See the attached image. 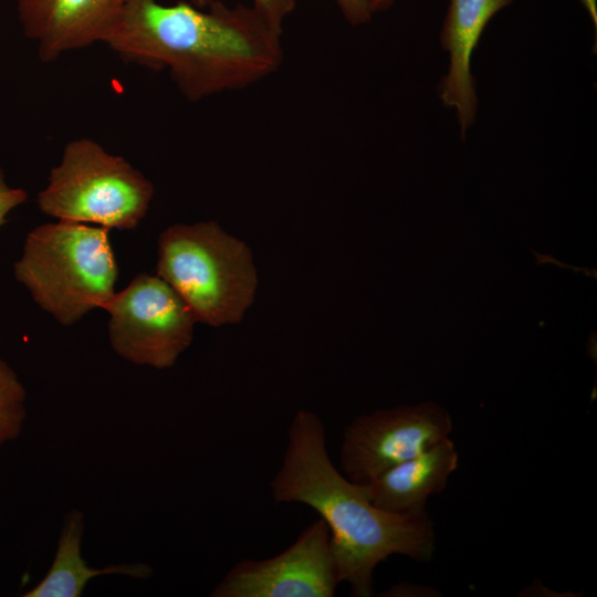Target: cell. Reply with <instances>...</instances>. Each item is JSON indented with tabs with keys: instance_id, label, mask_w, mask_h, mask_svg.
<instances>
[{
	"instance_id": "cell-18",
	"label": "cell",
	"mask_w": 597,
	"mask_h": 597,
	"mask_svg": "<svg viewBox=\"0 0 597 597\" xmlns=\"http://www.w3.org/2000/svg\"><path fill=\"white\" fill-rule=\"evenodd\" d=\"M597 30V0H580Z\"/></svg>"
},
{
	"instance_id": "cell-19",
	"label": "cell",
	"mask_w": 597,
	"mask_h": 597,
	"mask_svg": "<svg viewBox=\"0 0 597 597\" xmlns=\"http://www.w3.org/2000/svg\"><path fill=\"white\" fill-rule=\"evenodd\" d=\"M395 0H373L371 1V9L373 12L376 13L378 11H383L388 9Z\"/></svg>"
},
{
	"instance_id": "cell-2",
	"label": "cell",
	"mask_w": 597,
	"mask_h": 597,
	"mask_svg": "<svg viewBox=\"0 0 597 597\" xmlns=\"http://www.w3.org/2000/svg\"><path fill=\"white\" fill-rule=\"evenodd\" d=\"M270 486L275 503L308 505L325 521L339 580L354 596L373 595L374 569L390 555L420 562L433 556L434 524L426 510L399 514L376 506L363 483L332 463L324 425L313 411L301 409L293 417Z\"/></svg>"
},
{
	"instance_id": "cell-10",
	"label": "cell",
	"mask_w": 597,
	"mask_h": 597,
	"mask_svg": "<svg viewBox=\"0 0 597 597\" xmlns=\"http://www.w3.org/2000/svg\"><path fill=\"white\" fill-rule=\"evenodd\" d=\"M514 0H449L440 32V43L448 53L449 66L439 85V97L453 107L461 137L475 119L478 97L471 73V59L489 21Z\"/></svg>"
},
{
	"instance_id": "cell-1",
	"label": "cell",
	"mask_w": 597,
	"mask_h": 597,
	"mask_svg": "<svg viewBox=\"0 0 597 597\" xmlns=\"http://www.w3.org/2000/svg\"><path fill=\"white\" fill-rule=\"evenodd\" d=\"M281 35L252 6L129 0L103 43L127 63L167 70L179 92L197 102L276 72Z\"/></svg>"
},
{
	"instance_id": "cell-3",
	"label": "cell",
	"mask_w": 597,
	"mask_h": 597,
	"mask_svg": "<svg viewBox=\"0 0 597 597\" xmlns=\"http://www.w3.org/2000/svg\"><path fill=\"white\" fill-rule=\"evenodd\" d=\"M108 232L98 226L59 220L28 234L14 275L62 325L104 308L115 294L118 269Z\"/></svg>"
},
{
	"instance_id": "cell-16",
	"label": "cell",
	"mask_w": 597,
	"mask_h": 597,
	"mask_svg": "<svg viewBox=\"0 0 597 597\" xmlns=\"http://www.w3.org/2000/svg\"><path fill=\"white\" fill-rule=\"evenodd\" d=\"M25 199L27 192L21 188L9 187L0 169V226L6 222L8 213Z\"/></svg>"
},
{
	"instance_id": "cell-14",
	"label": "cell",
	"mask_w": 597,
	"mask_h": 597,
	"mask_svg": "<svg viewBox=\"0 0 597 597\" xmlns=\"http://www.w3.org/2000/svg\"><path fill=\"white\" fill-rule=\"evenodd\" d=\"M252 7L277 31L295 8V0H253Z\"/></svg>"
},
{
	"instance_id": "cell-8",
	"label": "cell",
	"mask_w": 597,
	"mask_h": 597,
	"mask_svg": "<svg viewBox=\"0 0 597 597\" xmlns=\"http://www.w3.org/2000/svg\"><path fill=\"white\" fill-rule=\"evenodd\" d=\"M341 583L329 530L318 517L282 553L235 564L214 587L213 597H332Z\"/></svg>"
},
{
	"instance_id": "cell-15",
	"label": "cell",
	"mask_w": 597,
	"mask_h": 597,
	"mask_svg": "<svg viewBox=\"0 0 597 597\" xmlns=\"http://www.w3.org/2000/svg\"><path fill=\"white\" fill-rule=\"evenodd\" d=\"M342 14L353 25H362L370 21L374 14L373 0H334Z\"/></svg>"
},
{
	"instance_id": "cell-11",
	"label": "cell",
	"mask_w": 597,
	"mask_h": 597,
	"mask_svg": "<svg viewBox=\"0 0 597 597\" xmlns=\"http://www.w3.org/2000/svg\"><path fill=\"white\" fill-rule=\"evenodd\" d=\"M458 462L454 443L447 437L363 484L376 506L392 513H416L425 511L428 499L446 488Z\"/></svg>"
},
{
	"instance_id": "cell-9",
	"label": "cell",
	"mask_w": 597,
	"mask_h": 597,
	"mask_svg": "<svg viewBox=\"0 0 597 597\" xmlns=\"http://www.w3.org/2000/svg\"><path fill=\"white\" fill-rule=\"evenodd\" d=\"M129 0H17L25 35L39 59L50 63L63 54L103 43Z\"/></svg>"
},
{
	"instance_id": "cell-12",
	"label": "cell",
	"mask_w": 597,
	"mask_h": 597,
	"mask_svg": "<svg viewBox=\"0 0 597 597\" xmlns=\"http://www.w3.org/2000/svg\"><path fill=\"white\" fill-rule=\"evenodd\" d=\"M83 527L81 512L73 511L66 516L51 568L24 597H78L87 582L100 575L123 574L146 578L151 574V568L144 564L112 565L104 569L88 567L80 548Z\"/></svg>"
},
{
	"instance_id": "cell-20",
	"label": "cell",
	"mask_w": 597,
	"mask_h": 597,
	"mask_svg": "<svg viewBox=\"0 0 597 597\" xmlns=\"http://www.w3.org/2000/svg\"><path fill=\"white\" fill-rule=\"evenodd\" d=\"M213 1L214 0H189V3L197 8L205 9L209 7Z\"/></svg>"
},
{
	"instance_id": "cell-6",
	"label": "cell",
	"mask_w": 597,
	"mask_h": 597,
	"mask_svg": "<svg viewBox=\"0 0 597 597\" xmlns=\"http://www.w3.org/2000/svg\"><path fill=\"white\" fill-rule=\"evenodd\" d=\"M103 310L113 349L133 364L169 368L191 344L196 320L158 275L138 274Z\"/></svg>"
},
{
	"instance_id": "cell-17",
	"label": "cell",
	"mask_w": 597,
	"mask_h": 597,
	"mask_svg": "<svg viewBox=\"0 0 597 597\" xmlns=\"http://www.w3.org/2000/svg\"><path fill=\"white\" fill-rule=\"evenodd\" d=\"M434 590L429 587H425L421 585H412V584H399L394 586L389 591L388 596H429L426 593H429L431 596Z\"/></svg>"
},
{
	"instance_id": "cell-5",
	"label": "cell",
	"mask_w": 597,
	"mask_h": 597,
	"mask_svg": "<svg viewBox=\"0 0 597 597\" xmlns=\"http://www.w3.org/2000/svg\"><path fill=\"white\" fill-rule=\"evenodd\" d=\"M155 193L153 182L97 142H69L38 195L42 212L57 220L111 229H135Z\"/></svg>"
},
{
	"instance_id": "cell-7",
	"label": "cell",
	"mask_w": 597,
	"mask_h": 597,
	"mask_svg": "<svg viewBox=\"0 0 597 597\" xmlns=\"http://www.w3.org/2000/svg\"><path fill=\"white\" fill-rule=\"evenodd\" d=\"M452 428L450 413L433 401L358 416L344 430L341 469L349 480L366 483L449 437Z\"/></svg>"
},
{
	"instance_id": "cell-4",
	"label": "cell",
	"mask_w": 597,
	"mask_h": 597,
	"mask_svg": "<svg viewBox=\"0 0 597 597\" xmlns=\"http://www.w3.org/2000/svg\"><path fill=\"white\" fill-rule=\"evenodd\" d=\"M157 275L196 322L213 327L239 323L259 283L250 248L216 221L166 228L158 239Z\"/></svg>"
},
{
	"instance_id": "cell-13",
	"label": "cell",
	"mask_w": 597,
	"mask_h": 597,
	"mask_svg": "<svg viewBox=\"0 0 597 597\" xmlns=\"http://www.w3.org/2000/svg\"><path fill=\"white\" fill-rule=\"evenodd\" d=\"M25 390L12 368L0 359V446L14 439L25 417Z\"/></svg>"
}]
</instances>
